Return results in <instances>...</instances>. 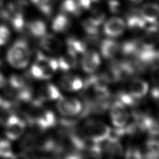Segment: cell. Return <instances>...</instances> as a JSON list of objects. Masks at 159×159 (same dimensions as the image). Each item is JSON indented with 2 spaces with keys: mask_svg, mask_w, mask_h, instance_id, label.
Here are the masks:
<instances>
[{
  "mask_svg": "<svg viewBox=\"0 0 159 159\" xmlns=\"http://www.w3.org/2000/svg\"><path fill=\"white\" fill-rule=\"evenodd\" d=\"M26 27L30 35L34 37H41L47 32L46 24L41 20H32L27 24Z\"/></svg>",
  "mask_w": 159,
  "mask_h": 159,
  "instance_id": "obj_19",
  "label": "cell"
},
{
  "mask_svg": "<svg viewBox=\"0 0 159 159\" xmlns=\"http://www.w3.org/2000/svg\"><path fill=\"white\" fill-rule=\"evenodd\" d=\"M2 64V60L1 58V57H0V65Z\"/></svg>",
  "mask_w": 159,
  "mask_h": 159,
  "instance_id": "obj_38",
  "label": "cell"
},
{
  "mask_svg": "<svg viewBox=\"0 0 159 159\" xmlns=\"http://www.w3.org/2000/svg\"><path fill=\"white\" fill-rule=\"evenodd\" d=\"M0 157L2 158H14L11 143L9 139L0 140Z\"/></svg>",
  "mask_w": 159,
  "mask_h": 159,
  "instance_id": "obj_26",
  "label": "cell"
},
{
  "mask_svg": "<svg viewBox=\"0 0 159 159\" xmlns=\"http://www.w3.org/2000/svg\"><path fill=\"white\" fill-rule=\"evenodd\" d=\"M83 84L82 80L79 76L72 74L64 75L60 80V86L68 91H78L83 87Z\"/></svg>",
  "mask_w": 159,
  "mask_h": 159,
  "instance_id": "obj_11",
  "label": "cell"
},
{
  "mask_svg": "<svg viewBox=\"0 0 159 159\" xmlns=\"http://www.w3.org/2000/svg\"><path fill=\"white\" fill-rule=\"evenodd\" d=\"M66 45L68 52L76 55L83 54L86 50V45L84 42L75 37L68 38L66 40Z\"/></svg>",
  "mask_w": 159,
  "mask_h": 159,
  "instance_id": "obj_20",
  "label": "cell"
},
{
  "mask_svg": "<svg viewBox=\"0 0 159 159\" xmlns=\"http://www.w3.org/2000/svg\"><path fill=\"white\" fill-rule=\"evenodd\" d=\"M61 97L58 89L52 83H45L42 85L38 93V98L42 101L58 100Z\"/></svg>",
  "mask_w": 159,
  "mask_h": 159,
  "instance_id": "obj_10",
  "label": "cell"
},
{
  "mask_svg": "<svg viewBox=\"0 0 159 159\" xmlns=\"http://www.w3.org/2000/svg\"><path fill=\"white\" fill-rule=\"evenodd\" d=\"M146 22L142 17L136 14H132L127 17V25L129 30L134 33L142 31L145 27Z\"/></svg>",
  "mask_w": 159,
  "mask_h": 159,
  "instance_id": "obj_18",
  "label": "cell"
},
{
  "mask_svg": "<svg viewBox=\"0 0 159 159\" xmlns=\"http://www.w3.org/2000/svg\"><path fill=\"white\" fill-rule=\"evenodd\" d=\"M140 48V41L134 39L127 40L123 43L120 47V50L124 56L135 57Z\"/></svg>",
  "mask_w": 159,
  "mask_h": 159,
  "instance_id": "obj_21",
  "label": "cell"
},
{
  "mask_svg": "<svg viewBox=\"0 0 159 159\" xmlns=\"http://www.w3.org/2000/svg\"><path fill=\"white\" fill-rule=\"evenodd\" d=\"M25 122L15 114L10 115L5 122V134L7 139L14 140L19 139L24 132Z\"/></svg>",
  "mask_w": 159,
  "mask_h": 159,
  "instance_id": "obj_3",
  "label": "cell"
},
{
  "mask_svg": "<svg viewBox=\"0 0 159 159\" xmlns=\"http://www.w3.org/2000/svg\"><path fill=\"white\" fill-rule=\"evenodd\" d=\"M151 94H152V96L153 97V98L155 100H156V101L158 100V85L154 86L153 88L152 89Z\"/></svg>",
  "mask_w": 159,
  "mask_h": 159,
  "instance_id": "obj_33",
  "label": "cell"
},
{
  "mask_svg": "<svg viewBox=\"0 0 159 159\" xmlns=\"http://www.w3.org/2000/svg\"><path fill=\"white\" fill-rule=\"evenodd\" d=\"M158 142L155 139H150L146 143L145 157L150 159H157L158 157Z\"/></svg>",
  "mask_w": 159,
  "mask_h": 159,
  "instance_id": "obj_24",
  "label": "cell"
},
{
  "mask_svg": "<svg viewBox=\"0 0 159 159\" xmlns=\"http://www.w3.org/2000/svg\"><path fill=\"white\" fill-rule=\"evenodd\" d=\"M30 1L43 15L49 17L52 14L55 0H30Z\"/></svg>",
  "mask_w": 159,
  "mask_h": 159,
  "instance_id": "obj_23",
  "label": "cell"
},
{
  "mask_svg": "<svg viewBox=\"0 0 159 159\" xmlns=\"http://www.w3.org/2000/svg\"><path fill=\"white\" fill-rule=\"evenodd\" d=\"M110 131L111 128L104 122L91 119L83 124L80 129V134L88 141L100 143L108 138Z\"/></svg>",
  "mask_w": 159,
  "mask_h": 159,
  "instance_id": "obj_1",
  "label": "cell"
},
{
  "mask_svg": "<svg viewBox=\"0 0 159 159\" xmlns=\"http://www.w3.org/2000/svg\"><path fill=\"white\" fill-rule=\"evenodd\" d=\"M101 60L99 53L94 50H86L81 60L83 70L88 73L96 71L99 66Z\"/></svg>",
  "mask_w": 159,
  "mask_h": 159,
  "instance_id": "obj_6",
  "label": "cell"
},
{
  "mask_svg": "<svg viewBox=\"0 0 159 159\" xmlns=\"http://www.w3.org/2000/svg\"><path fill=\"white\" fill-rule=\"evenodd\" d=\"M80 7L83 10L89 9L91 7L93 1L91 0H76Z\"/></svg>",
  "mask_w": 159,
  "mask_h": 159,
  "instance_id": "obj_32",
  "label": "cell"
},
{
  "mask_svg": "<svg viewBox=\"0 0 159 159\" xmlns=\"http://www.w3.org/2000/svg\"><path fill=\"white\" fill-rule=\"evenodd\" d=\"M118 98L119 101L125 106H134L137 104L138 99L134 98L129 92L127 93L125 91L120 92L118 94Z\"/></svg>",
  "mask_w": 159,
  "mask_h": 159,
  "instance_id": "obj_28",
  "label": "cell"
},
{
  "mask_svg": "<svg viewBox=\"0 0 159 159\" xmlns=\"http://www.w3.org/2000/svg\"><path fill=\"white\" fill-rule=\"evenodd\" d=\"M125 157L129 158H143V156L139 148L130 147L126 151Z\"/></svg>",
  "mask_w": 159,
  "mask_h": 159,
  "instance_id": "obj_30",
  "label": "cell"
},
{
  "mask_svg": "<svg viewBox=\"0 0 159 159\" xmlns=\"http://www.w3.org/2000/svg\"><path fill=\"white\" fill-rule=\"evenodd\" d=\"M108 7L109 11L114 14L119 13L122 10V4L117 0H109Z\"/></svg>",
  "mask_w": 159,
  "mask_h": 159,
  "instance_id": "obj_31",
  "label": "cell"
},
{
  "mask_svg": "<svg viewBox=\"0 0 159 159\" xmlns=\"http://www.w3.org/2000/svg\"><path fill=\"white\" fill-rule=\"evenodd\" d=\"M57 63L58 68L63 71H67L75 68L78 64L77 55L67 51V53L65 55L59 57Z\"/></svg>",
  "mask_w": 159,
  "mask_h": 159,
  "instance_id": "obj_15",
  "label": "cell"
},
{
  "mask_svg": "<svg viewBox=\"0 0 159 159\" xmlns=\"http://www.w3.org/2000/svg\"><path fill=\"white\" fill-rule=\"evenodd\" d=\"M91 1L96 3H101V2H103L106 1V0H91Z\"/></svg>",
  "mask_w": 159,
  "mask_h": 159,
  "instance_id": "obj_36",
  "label": "cell"
},
{
  "mask_svg": "<svg viewBox=\"0 0 159 159\" xmlns=\"http://www.w3.org/2000/svg\"><path fill=\"white\" fill-rule=\"evenodd\" d=\"M82 27L86 33L89 36V39L96 40L99 35V27L92 22L89 19L83 20L81 23Z\"/></svg>",
  "mask_w": 159,
  "mask_h": 159,
  "instance_id": "obj_25",
  "label": "cell"
},
{
  "mask_svg": "<svg viewBox=\"0 0 159 159\" xmlns=\"http://www.w3.org/2000/svg\"><path fill=\"white\" fill-rule=\"evenodd\" d=\"M4 4V1L3 0H0V9L2 8Z\"/></svg>",
  "mask_w": 159,
  "mask_h": 159,
  "instance_id": "obj_37",
  "label": "cell"
},
{
  "mask_svg": "<svg viewBox=\"0 0 159 159\" xmlns=\"http://www.w3.org/2000/svg\"><path fill=\"white\" fill-rule=\"evenodd\" d=\"M131 2H132L133 4H139L140 2H141L142 1V0H129Z\"/></svg>",
  "mask_w": 159,
  "mask_h": 159,
  "instance_id": "obj_35",
  "label": "cell"
},
{
  "mask_svg": "<svg viewBox=\"0 0 159 159\" xmlns=\"http://www.w3.org/2000/svg\"><path fill=\"white\" fill-rule=\"evenodd\" d=\"M110 116L112 124L116 127H124L129 117L125 105L119 101H116L111 105Z\"/></svg>",
  "mask_w": 159,
  "mask_h": 159,
  "instance_id": "obj_5",
  "label": "cell"
},
{
  "mask_svg": "<svg viewBox=\"0 0 159 159\" xmlns=\"http://www.w3.org/2000/svg\"><path fill=\"white\" fill-rule=\"evenodd\" d=\"M11 38V32L4 25H0V45L6 44Z\"/></svg>",
  "mask_w": 159,
  "mask_h": 159,
  "instance_id": "obj_29",
  "label": "cell"
},
{
  "mask_svg": "<svg viewBox=\"0 0 159 159\" xmlns=\"http://www.w3.org/2000/svg\"><path fill=\"white\" fill-rule=\"evenodd\" d=\"M61 9L63 13L74 16L80 15L82 12V9L80 7L76 0H64Z\"/></svg>",
  "mask_w": 159,
  "mask_h": 159,
  "instance_id": "obj_22",
  "label": "cell"
},
{
  "mask_svg": "<svg viewBox=\"0 0 159 159\" xmlns=\"http://www.w3.org/2000/svg\"><path fill=\"white\" fill-rule=\"evenodd\" d=\"M120 45L118 42L111 39L103 40L100 45L101 52L102 56L106 58H112L118 52Z\"/></svg>",
  "mask_w": 159,
  "mask_h": 159,
  "instance_id": "obj_13",
  "label": "cell"
},
{
  "mask_svg": "<svg viewBox=\"0 0 159 159\" xmlns=\"http://www.w3.org/2000/svg\"><path fill=\"white\" fill-rule=\"evenodd\" d=\"M57 107L61 114L66 117H71L81 113L83 106L77 99L62 96L58 99Z\"/></svg>",
  "mask_w": 159,
  "mask_h": 159,
  "instance_id": "obj_4",
  "label": "cell"
},
{
  "mask_svg": "<svg viewBox=\"0 0 159 159\" xmlns=\"http://www.w3.org/2000/svg\"><path fill=\"white\" fill-rule=\"evenodd\" d=\"M107 140L104 150L106 154L110 158L120 157L123 154V148L119 139H107Z\"/></svg>",
  "mask_w": 159,
  "mask_h": 159,
  "instance_id": "obj_17",
  "label": "cell"
},
{
  "mask_svg": "<svg viewBox=\"0 0 159 159\" xmlns=\"http://www.w3.org/2000/svg\"><path fill=\"white\" fill-rule=\"evenodd\" d=\"M125 27V22L121 18L112 17L105 22L103 30L106 35L115 37L120 35L124 32Z\"/></svg>",
  "mask_w": 159,
  "mask_h": 159,
  "instance_id": "obj_7",
  "label": "cell"
},
{
  "mask_svg": "<svg viewBox=\"0 0 159 159\" xmlns=\"http://www.w3.org/2000/svg\"><path fill=\"white\" fill-rule=\"evenodd\" d=\"M70 26V20L67 14L63 12L58 14L52 24V28L56 32H64L68 30Z\"/></svg>",
  "mask_w": 159,
  "mask_h": 159,
  "instance_id": "obj_16",
  "label": "cell"
},
{
  "mask_svg": "<svg viewBox=\"0 0 159 159\" xmlns=\"http://www.w3.org/2000/svg\"><path fill=\"white\" fill-rule=\"evenodd\" d=\"M40 44L45 50L52 53L60 52L63 47L61 40L52 34H45L41 37Z\"/></svg>",
  "mask_w": 159,
  "mask_h": 159,
  "instance_id": "obj_8",
  "label": "cell"
},
{
  "mask_svg": "<svg viewBox=\"0 0 159 159\" xmlns=\"http://www.w3.org/2000/svg\"><path fill=\"white\" fill-rule=\"evenodd\" d=\"M30 50L28 43L23 39L16 40L9 48L6 58L8 63L14 68H25L30 60Z\"/></svg>",
  "mask_w": 159,
  "mask_h": 159,
  "instance_id": "obj_2",
  "label": "cell"
},
{
  "mask_svg": "<svg viewBox=\"0 0 159 159\" xmlns=\"http://www.w3.org/2000/svg\"><path fill=\"white\" fill-rule=\"evenodd\" d=\"M153 24L146 30L144 35L140 40V46L142 48H153L158 42V30L157 22Z\"/></svg>",
  "mask_w": 159,
  "mask_h": 159,
  "instance_id": "obj_9",
  "label": "cell"
},
{
  "mask_svg": "<svg viewBox=\"0 0 159 159\" xmlns=\"http://www.w3.org/2000/svg\"><path fill=\"white\" fill-rule=\"evenodd\" d=\"M7 84V80L4 75L0 72V89L4 88Z\"/></svg>",
  "mask_w": 159,
  "mask_h": 159,
  "instance_id": "obj_34",
  "label": "cell"
},
{
  "mask_svg": "<svg viewBox=\"0 0 159 159\" xmlns=\"http://www.w3.org/2000/svg\"><path fill=\"white\" fill-rule=\"evenodd\" d=\"M148 89L147 83L140 79L134 80L129 86V93L138 99L143 98L147 93Z\"/></svg>",
  "mask_w": 159,
  "mask_h": 159,
  "instance_id": "obj_14",
  "label": "cell"
},
{
  "mask_svg": "<svg viewBox=\"0 0 159 159\" xmlns=\"http://www.w3.org/2000/svg\"><path fill=\"white\" fill-rule=\"evenodd\" d=\"M159 9L157 4L148 3L143 6L140 9V16L146 22L155 24L157 22Z\"/></svg>",
  "mask_w": 159,
  "mask_h": 159,
  "instance_id": "obj_12",
  "label": "cell"
},
{
  "mask_svg": "<svg viewBox=\"0 0 159 159\" xmlns=\"http://www.w3.org/2000/svg\"><path fill=\"white\" fill-rule=\"evenodd\" d=\"M105 17L106 14L102 10L99 9H92L91 16L89 19L95 25L99 27V25L104 22Z\"/></svg>",
  "mask_w": 159,
  "mask_h": 159,
  "instance_id": "obj_27",
  "label": "cell"
}]
</instances>
